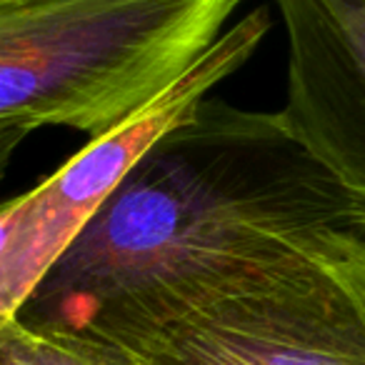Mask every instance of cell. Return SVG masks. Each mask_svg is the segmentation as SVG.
<instances>
[{
	"instance_id": "obj_5",
	"label": "cell",
	"mask_w": 365,
	"mask_h": 365,
	"mask_svg": "<svg viewBox=\"0 0 365 365\" xmlns=\"http://www.w3.org/2000/svg\"><path fill=\"white\" fill-rule=\"evenodd\" d=\"M288 38V130L365 215V0H275Z\"/></svg>"
},
{
	"instance_id": "obj_6",
	"label": "cell",
	"mask_w": 365,
	"mask_h": 365,
	"mask_svg": "<svg viewBox=\"0 0 365 365\" xmlns=\"http://www.w3.org/2000/svg\"><path fill=\"white\" fill-rule=\"evenodd\" d=\"M0 348L13 350L26 365H130L120 350L96 338L28 328L21 320H0Z\"/></svg>"
},
{
	"instance_id": "obj_4",
	"label": "cell",
	"mask_w": 365,
	"mask_h": 365,
	"mask_svg": "<svg viewBox=\"0 0 365 365\" xmlns=\"http://www.w3.org/2000/svg\"><path fill=\"white\" fill-rule=\"evenodd\" d=\"M270 31L265 8L228 28L160 98L91 138L51 178L0 210V320H11L135 165L188 120L218 83L238 73Z\"/></svg>"
},
{
	"instance_id": "obj_1",
	"label": "cell",
	"mask_w": 365,
	"mask_h": 365,
	"mask_svg": "<svg viewBox=\"0 0 365 365\" xmlns=\"http://www.w3.org/2000/svg\"><path fill=\"white\" fill-rule=\"evenodd\" d=\"M365 225L280 113L205 98L118 185L11 320L76 330L96 310L268 230Z\"/></svg>"
},
{
	"instance_id": "obj_7",
	"label": "cell",
	"mask_w": 365,
	"mask_h": 365,
	"mask_svg": "<svg viewBox=\"0 0 365 365\" xmlns=\"http://www.w3.org/2000/svg\"><path fill=\"white\" fill-rule=\"evenodd\" d=\"M0 365H26L21 358H18L13 350H8V348H0Z\"/></svg>"
},
{
	"instance_id": "obj_2",
	"label": "cell",
	"mask_w": 365,
	"mask_h": 365,
	"mask_svg": "<svg viewBox=\"0 0 365 365\" xmlns=\"http://www.w3.org/2000/svg\"><path fill=\"white\" fill-rule=\"evenodd\" d=\"M66 333L130 365H365V225L268 230Z\"/></svg>"
},
{
	"instance_id": "obj_8",
	"label": "cell",
	"mask_w": 365,
	"mask_h": 365,
	"mask_svg": "<svg viewBox=\"0 0 365 365\" xmlns=\"http://www.w3.org/2000/svg\"><path fill=\"white\" fill-rule=\"evenodd\" d=\"M0 3H11V0H0Z\"/></svg>"
},
{
	"instance_id": "obj_3",
	"label": "cell",
	"mask_w": 365,
	"mask_h": 365,
	"mask_svg": "<svg viewBox=\"0 0 365 365\" xmlns=\"http://www.w3.org/2000/svg\"><path fill=\"white\" fill-rule=\"evenodd\" d=\"M245 0L0 3V163L31 133L98 138L173 88Z\"/></svg>"
}]
</instances>
